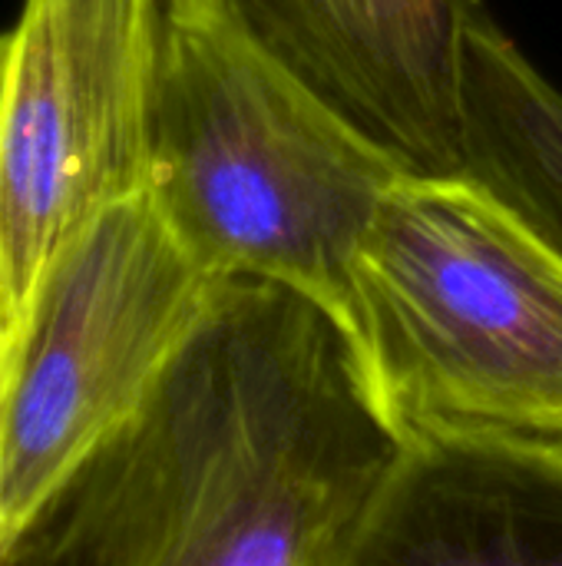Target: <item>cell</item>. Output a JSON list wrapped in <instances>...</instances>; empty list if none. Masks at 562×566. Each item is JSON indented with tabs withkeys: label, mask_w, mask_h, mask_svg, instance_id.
I'll list each match as a JSON object with an SVG mask.
<instances>
[{
	"label": "cell",
	"mask_w": 562,
	"mask_h": 566,
	"mask_svg": "<svg viewBox=\"0 0 562 566\" xmlns=\"http://www.w3.org/2000/svg\"><path fill=\"white\" fill-rule=\"evenodd\" d=\"M401 451L338 315L278 282L225 279L0 566H315Z\"/></svg>",
	"instance_id": "6da1fadb"
},
{
	"label": "cell",
	"mask_w": 562,
	"mask_h": 566,
	"mask_svg": "<svg viewBox=\"0 0 562 566\" xmlns=\"http://www.w3.org/2000/svg\"><path fill=\"white\" fill-rule=\"evenodd\" d=\"M401 172L219 0H159L146 192L209 275L288 285L348 328L354 252Z\"/></svg>",
	"instance_id": "7a4b0ae2"
},
{
	"label": "cell",
	"mask_w": 562,
	"mask_h": 566,
	"mask_svg": "<svg viewBox=\"0 0 562 566\" xmlns=\"http://www.w3.org/2000/svg\"><path fill=\"white\" fill-rule=\"evenodd\" d=\"M348 332L407 438L562 428V252L464 172H401L351 262Z\"/></svg>",
	"instance_id": "3957f363"
},
{
	"label": "cell",
	"mask_w": 562,
	"mask_h": 566,
	"mask_svg": "<svg viewBox=\"0 0 562 566\" xmlns=\"http://www.w3.org/2000/svg\"><path fill=\"white\" fill-rule=\"evenodd\" d=\"M219 282L149 192L56 255L0 365V551L132 418Z\"/></svg>",
	"instance_id": "277c9868"
},
{
	"label": "cell",
	"mask_w": 562,
	"mask_h": 566,
	"mask_svg": "<svg viewBox=\"0 0 562 566\" xmlns=\"http://www.w3.org/2000/svg\"><path fill=\"white\" fill-rule=\"evenodd\" d=\"M159 0H23L0 76L7 338L56 255L146 192Z\"/></svg>",
	"instance_id": "5b68a950"
},
{
	"label": "cell",
	"mask_w": 562,
	"mask_h": 566,
	"mask_svg": "<svg viewBox=\"0 0 562 566\" xmlns=\"http://www.w3.org/2000/svg\"><path fill=\"white\" fill-rule=\"evenodd\" d=\"M414 172H464V53L484 0H219Z\"/></svg>",
	"instance_id": "8992f818"
},
{
	"label": "cell",
	"mask_w": 562,
	"mask_h": 566,
	"mask_svg": "<svg viewBox=\"0 0 562 566\" xmlns=\"http://www.w3.org/2000/svg\"><path fill=\"white\" fill-rule=\"evenodd\" d=\"M315 566H562V448L421 428Z\"/></svg>",
	"instance_id": "52a82bcc"
},
{
	"label": "cell",
	"mask_w": 562,
	"mask_h": 566,
	"mask_svg": "<svg viewBox=\"0 0 562 566\" xmlns=\"http://www.w3.org/2000/svg\"><path fill=\"white\" fill-rule=\"evenodd\" d=\"M464 169L562 252V90L480 13L464 53Z\"/></svg>",
	"instance_id": "ba28073f"
},
{
	"label": "cell",
	"mask_w": 562,
	"mask_h": 566,
	"mask_svg": "<svg viewBox=\"0 0 562 566\" xmlns=\"http://www.w3.org/2000/svg\"><path fill=\"white\" fill-rule=\"evenodd\" d=\"M3 348H7V332H3V308H0V365H3Z\"/></svg>",
	"instance_id": "9c48e42d"
},
{
	"label": "cell",
	"mask_w": 562,
	"mask_h": 566,
	"mask_svg": "<svg viewBox=\"0 0 562 566\" xmlns=\"http://www.w3.org/2000/svg\"><path fill=\"white\" fill-rule=\"evenodd\" d=\"M3 60H7V36H0V76H3Z\"/></svg>",
	"instance_id": "30bf717a"
},
{
	"label": "cell",
	"mask_w": 562,
	"mask_h": 566,
	"mask_svg": "<svg viewBox=\"0 0 562 566\" xmlns=\"http://www.w3.org/2000/svg\"><path fill=\"white\" fill-rule=\"evenodd\" d=\"M543 438H550V441H553L556 448H562V428H560V431H550V434H543Z\"/></svg>",
	"instance_id": "8fae6325"
}]
</instances>
